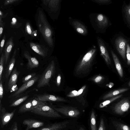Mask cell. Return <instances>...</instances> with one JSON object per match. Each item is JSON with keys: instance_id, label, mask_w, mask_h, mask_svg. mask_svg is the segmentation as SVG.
I'll return each instance as SVG.
<instances>
[{"instance_id": "obj_46", "label": "cell", "mask_w": 130, "mask_h": 130, "mask_svg": "<svg viewBox=\"0 0 130 130\" xmlns=\"http://www.w3.org/2000/svg\"><path fill=\"white\" fill-rule=\"evenodd\" d=\"M79 130H85L83 128H80Z\"/></svg>"}, {"instance_id": "obj_35", "label": "cell", "mask_w": 130, "mask_h": 130, "mask_svg": "<svg viewBox=\"0 0 130 130\" xmlns=\"http://www.w3.org/2000/svg\"><path fill=\"white\" fill-rule=\"evenodd\" d=\"M78 91L76 90H73L71 92L67 95V96L68 97H72L78 96Z\"/></svg>"}, {"instance_id": "obj_26", "label": "cell", "mask_w": 130, "mask_h": 130, "mask_svg": "<svg viewBox=\"0 0 130 130\" xmlns=\"http://www.w3.org/2000/svg\"><path fill=\"white\" fill-rule=\"evenodd\" d=\"M90 124L91 130H97L95 115L93 110H92L91 113Z\"/></svg>"}, {"instance_id": "obj_10", "label": "cell", "mask_w": 130, "mask_h": 130, "mask_svg": "<svg viewBox=\"0 0 130 130\" xmlns=\"http://www.w3.org/2000/svg\"><path fill=\"white\" fill-rule=\"evenodd\" d=\"M53 108L58 112L70 117H77L80 114L78 110L72 107L61 106L58 107H53Z\"/></svg>"}, {"instance_id": "obj_21", "label": "cell", "mask_w": 130, "mask_h": 130, "mask_svg": "<svg viewBox=\"0 0 130 130\" xmlns=\"http://www.w3.org/2000/svg\"><path fill=\"white\" fill-rule=\"evenodd\" d=\"M16 54V50L15 49L6 70L5 76L6 79L8 78L13 70L15 62V57Z\"/></svg>"}, {"instance_id": "obj_6", "label": "cell", "mask_w": 130, "mask_h": 130, "mask_svg": "<svg viewBox=\"0 0 130 130\" xmlns=\"http://www.w3.org/2000/svg\"><path fill=\"white\" fill-rule=\"evenodd\" d=\"M30 111L37 115L46 117L56 118L61 117L53 108L46 105L34 108Z\"/></svg>"}, {"instance_id": "obj_29", "label": "cell", "mask_w": 130, "mask_h": 130, "mask_svg": "<svg viewBox=\"0 0 130 130\" xmlns=\"http://www.w3.org/2000/svg\"><path fill=\"white\" fill-rule=\"evenodd\" d=\"M5 58L4 52L2 53L0 60V81L2 80L3 70V66L5 62Z\"/></svg>"}, {"instance_id": "obj_22", "label": "cell", "mask_w": 130, "mask_h": 130, "mask_svg": "<svg viewBox=\"0 0 130 130\" xmlns=\"http://www.w3.org/2000/svg\"><path fill=\"white\" fill-rule=\"evenodd\" d=\"M110 52L117 72L120 77H122L123 75V72L120 62L117 56L112 50H110Z\"/></svg>"}, {"instance_id": "obj_37", "label": "cell", "mask_w": 130, "mask_h": 130, "mask_svg": "<svg viewBox=\"0 0 130 130\" xmlns=\"http://www.w3.org/2000/svg\"><path fill=\"white\" fill-rule=\"evenodd\" d=\"M7 130H18V126L17 122H14L12 125L11 127Z\"/></svg>"}, {"instance_id": "obj_14", "label": "cell", "mask_w": 130, "mask_h": 130, "mask_svg": "<svg viewBox=\"0 0 130 130\" xmlns=\"http://www.w3.org/2000/svg\"><path fill=\"white\" fill-rule=\"evenodd\" d=\"M37 96L39 100L43 102L67 101L66 100L62 98L47 94L38 95Z\"/></svg>"}, {"instance_id": "obj_9", "label": "cell", "mask_w": 130, "mask_h": 130, "mask_svg": "<svg viewBox=\"0 0 130 130\" xmlns=\"http://www.w3.org/2000/svg\"><path fill=\"white\" fill-rule=\"evenodd\" d=\"M16 109L11 112L7 111L5 108L2 106L0 99V124L2 128H4L10 121L13 117Z\"/></svg>"}, {"instance_id": "obj_4", "label": "cell", "mask_w": 130, "mask_h": 130, "mask_svg": "<svg viewBox=\"0 0 130 130\" xmlns=\"http://www.w3.org/2000/svg\"><path fill=\"white\" fill-rule=\"evenodd\" d=\"M128 39L123 34H118L111 40L113 47L124 60L126 58V45Z\"/></svg>"}, {"instance_id": "obj_41", "label": "cell", "mask_w": 130, "mask_h": 130, "mask_svg": "<svg viewBox=\"0 0 130 130\" xmlns=\"http://www.w3.org/2000/svg\"><path fill=\"white\" fill-rule=\"evenodd\" d=\"M61 76L59 74L58 75L56 79V84L57 86H59L60 85L61 82Z\"/></svg>"}, {"instance_id": "obj_24", "label": "cell", "mask_w": 130, "mask_h": 130, "mask_svg": "<svg viewBox=\"0 0 130 130\" xmlns=\"http://www.w3.org/2000/svg\"><path fill=\"white\" fill-rule=\"evenodd\" d=\"M128 90L127 88H124L111 91L105 95L102 98L103 100L108 99L121 93L124 92Z\"/></svg>"}, {"instance_id": "obj_33", "label": "cell", "mask_w": 130, "mask_h": 130, "mask_svg": "<svg viewBox=\"0 0 130 130\" xmlns=\"http://www.w3.org/2000/svg\"><path fill=\"white\" fill-rule=\"evenodd\" d=\"M36 73L35 72L29 74L27 75L23 78L22 82L23 83H24L28 81L35 76H36Z\"/></svg>"}, {"instance_id": "obj_42", "label": "cell", "mask_w": 130, "mask_h": 130, "mask_svg": "<svg viewBox=\"0 0 130 130\" xmlns=\"http://www.w3.org/2000/svg\"><path fill=\"white\" fill-rule=\"evenodd\" d=\"M86 86L84 85L78 91V95L79 96L82 94L84 89L86 88Z\"/></svg>"}, {"instance_id": "obj_20", "label": "cell", "mask_w": 130, "mask_h": 130, "mask_svg": "<svg viewBox=\"0 0 130 130\" xmlns=\"http://www.w3.org/2000/svg\"><path fill=\"white\" fill-rule=\"evenodd\" d=\"M30 45L31 49L36 53L43 57L47 55V51L40 45L30 42Z\"/></svg>"}, {"instance_id": "obj_25", "label": "cell", "mask_w": 130, "mask_h": 130, "mask_svg": "<svg viewBox=\"0 0 130 130\" xmlns=\"http://www.w3.org/2000/svg\"><path fill=\"white\" fill-rule=\"evenodd\" d=\"M28 97L29 95H27L19 97V98L17 97L18 98L14 100L10 104L9 106L11 107L17 106L26 100Z\"/></svg>"}, {"instance_id": "obj_45", "label": "cell", "mask_w": 130, "mask_h": 130, "mask_svg": "<svg viewBox=\"0 0 130 130\" xmlns=\"http://www.w3.org/2000/svg\"><path fill=\"white\" fill-rule=\"evenodd\" d=\"M114 84L112 83H110L109 84H107L106 85V86H108L109 88H111L114 85Z\"/></svg>"}, {"instance_id": "obj_40", "label": "cell", "mask_w": 130, "mask_h": 130, "mask_svg": "<svg viewBox=\"0 0 130 130\" xmlns=\"http://www.w3.org/2000/svg\"><path fill=\"white\" fill-rule=\"evenodd\" d=\"M103 79V77L102 76L98 75L93 79V81L95 83H98L100 82Z\"/></svg>"}, {"instance_id": "obj_8", "label": "cell", "mask_w": 130, "mask_h": 130, "mask_svg": "<svg viewBox=\"0 0 130 130\" xmlns=\"http://www.w3.org/2000/svg\"><path fill=\"white\" fill-rule=\"evenodd\" d=\"M98 48L100 55L108 65L111 64V59L109 55L108 44L101 37L97 36L96 37Z\"/></svg>"}, {"instance_id": "obj_12", "label": "cell", "mask_w": 130, "mask_h": 130, "mask_svg": "<svg viewBox=\"0 0 130 130\" xmlns=\"http://www.w3.org/2000/svg\"><path fill=\"white\" fill-rule=\"evenodd\" d=\"M122 16L124 23L130 29V1L128 4L124 1L122 8Z\"/></svg>"}, {"instance_id": "obj_18", "label": "cell", "mask_w": 130, "mask_h": 130, "mask_svg": "<svg viewBox=\"0 0 130 130\" xmlns=\"http://www.w3.org/2000/svg\"><path fill=\"white\" fill-rule=\"evenodd\" d=\"M20 72L17 70V68L13 69L10 77L8 84V88L11 90L16 84Z\"/></svg>"}, {"instance_id": "obj_36", "label": "cell", "mask_w": 130, "mask_h": 130, "mask_svg": "<svg viewBox=\"0 0 130 130\" xmlns=\"http://www.w3.org/2000/svg\"><path fill=\"white\" fill-rule=\"evenodd\" d=\"M3 95V88L2 80L0 81V99H2Z\"/></svg>"}, {"instance_id": "obj_11", "label": "cell", "mask_w": 130, "mask_h": 130, "mask_svg": "<svg viewBox=\"0 0 130 130\" xmlns=\"http://www.w3.org/2000/svg\"><path fill=\"white\" fill-rule=\"evenodd\" d=\"M39 76L36 75L34 78L28 81L25 82L12 95V97H16L19 96L21 94L23 93L28 88L32 86L35 83L39 78Z\"/></svg>"}, {"instance_id": "obj_16", "label": "cell", "mask_w": 130, "mask_h": 130, "mask_svg": "<svg viewBox=\"0 0 130 130\" xmlns=\"http://www.w3.org/2000/svg\"><path fill=\"white\" fill-rule=\"evenodd\" d=\"M24 55L28 61L27 67L28 69L31 70L34 68H37L39 66V61L35 57L31 56L28 52H25Z\"/></svg>"}, {"instance_id": "obj_28", "label": "cell", "mask_w": 130, "mask_h": 130, "mask_svg": "<svg viewBox=\"0 0 130 130\" xmlns=\"http://www.w3.org/2000/svg\"><path fill=\"white\" fill-rule=\"evenodd\" d=\"M32 106L34 109L38 107L46 105L45 102L39 100L37 98L31 99Z\"/></svg>"}, {"instance_id": "obj_34", "label": "cell", "mask_w": 130, "mask_h": 130, "mask_svg": "<svg viewBox=\"0 0 130 130\" xmlns=\"http://www.w3.org/2000/svg\"><path fill=\"white\" fill-rule=\"evenodd\" d=\"M32 29L29 22H27L26 25V30L29 35H31L34 33L32 31Z\"/></svg>"}, {"instance_id": "obj_39", "label": "cell", "mask_w": 130, "mask_h": 130, "mask_svg": "<svg viewBox=\"0 0 130 130\" xmlns=\"http://www.w3.org/2000/svg\"><path fill=\"white\" fill-rule=\"evenodd\" d=\"M98 130H105L104 123L103 118H102L100 120Z\"/></svg>"}, {"instance_id": "obj_23", "label": "cell", "mask_w": 130, "mask_h": 130, "mask_svg": "<svg viewBox=\"0 0 130 130\" xmlns=\"http://www.w3.org/2000/svg\"><path fill=\"white\" fill-rule=\"evenodd\" d=\"M33 109L32 100H31L19 108L18 112L19 113H23L28 111H31Z\"/></svg>"}, {"instance_id": "obj_44", "label": "cell", "mask_w": 130, "mask_h": 130, "mask_svg": "<svg viewBox=\"0 0 130 130\" xmlns=\"http://www.w3.org/2000/svg\"><path fill=\"white\" fill-rule=\"evenodd\" d=\"M18 1L17 0H6L5 1L4 3V4L6 5Z\"/></svg>"}, {"instance_id": "obj_31", "label": "cell", "mask_w": 130, "mask_h": 130, "mask_svg": "<svg viewBox=\"0 0 130 130\" xmlns=\"http://www.w3.org/2000/svg\"><path fill=\"white\" fill-rule=\"evenodd\" d=\"M114 124L118 130H130V128L125 124L118 123H115Z\"/></svg>"}, {"instance_id": "obj_43", "label": "cell", "mask_w": 130, "mask_h": 130, "mask_svg": "<svg viewBox=\"0 0 130 130\" xmlns=\"http://www.w3.org/2000/svg\"><path fill=\"white\" fill-rule=\"evenodd\" d=\"M2 21L0 22V37L2 35L3 33V22H2Z\"/></svg>"}, {"instance_id": "obj_27", "label": "cell", "mask_w": 130, "mask_h": 130, "mask_svg": "<svg viewBox=\"0 0 130 130\" xmlns=\"http://www.w3.org/2000/svg\"><path fill=\"white\" fill-rule=\"evenodd\" d=\"M122 96V94L113 97L109 99L106 100L100 103L99 105L100 108H103L106 107L110 103L115 100L120 98Z\"/></svg>"}, {"instance_id": "obj_30", "label": "cell", "mask_w": 130, "mask_h": 130, "mask_svg": "<svg viewBox=\"0 0 130 130\" xmlns=\"http://www.w3.org/2000/svg\"><path fill=\"white\" fill-rule=\"evenodd\" d=\"M126 57L127 60V64L130 65V39H129L127 43L126 51Z\"/></svg>"}, {"instance_id": "obj_5", "label": "cell", "mask_w": 130, "mask_h": 130, "mask_svg": "<svg viewBox=\"0 0 130 130\" xmlns=\"http://www.w3.org/2000/svg\"><path fill=\"white\" fill-rule=\"evenodd\" d=\"M55 65L54 61L52 60L48 64L46 68L40 77L37 87L40 88L49 85V82L54 74Z\"/></svg>"}, {"instance_id": "obj_17", "label": "cell", "mask_w": 130, "mask_h": 130, "mask_svg": "<svg viewBox=\"0 0 130 130\" xmlns=\"http://www.w3.org/2000/svg\"><path fill=\"white\" fill-rule=\"evenodd\" d=\"M69 123V122L68 121L55 123L38 130H60L66 128Z\"/></svg>"}, {"instance_id": "obj_19", "label": "cell", "mask_w": 130, "mask_h": 130, "mask_svg": "<svg viewBox=\"0 0 130 130\" xmlns=\"http://www.w3.org/2000/svg\"><path fill=\"white\" fill-rule=\"evenodd\" d=\"M14 45L13 37H11L7 41L5 44L4 50L5 58V63L6 64L8 61L11 52Z\"/></svg>"}, {"instance_id": "obj_38", "label": "cell", "mask_w": 130, "mask_h": 130, "mask_svg": "<svg viewBox=\"0 0 130 130\" xmlns=\"http://www.w3.org/2000/svg\"><path fill=\"white\" fill-rule=\"evenodd\" d=\"M6 39V36L5 35H4L3 37V39L2 40L1 43L0 45V54L2 53L3 50V47H4V44L5 40Z\"/></svg>"}, {"instance_id": "obj_2", "label": "cell", "mask_w": 130, "mask_h": 130, "mask_svg": "<svg viewBox=\"0 0 130 130\" xmlns=\"http://www.w3.org/2000/svg\"><path fill=\"white\" fill-rule=\"evenodd\" d=\"M37 23L39 29L46 42L51 47L54 45V32L41 11H39Z\"/></svg>"}, {"instance_id": "obj_15", "label": "cell", "mask_w": 130, "mask_h": 130, "mask_svg": "<svg viewBox=\"0 0 130 130\" xmlns=\"http://www.w3.org/2000/svg\"><path fill=\"white\" fill-rule=\"evenodd\" d=\"M23 123L27 126L25 130H29L31 128H38L44 125V123L42 122L30 119H24Z\"/></svg>"}, {"instance_id": "obj_13", "label": "cell", "mask_w": 130, "mask_h": 130, "mask_svg": "<svg viewBox=\"0 0 130 130\" xmlns=\"http://www.w3.org/2000/svg\"><path fill=\"white\" fill-rule=\"evenodd\" d=\"M130 107L129 102L126 99H123L115 105L114 109L117 114L122 115L127 111Z\"/></svg>"}, {"instance_id": "obj_7", "label": "cell", "mask_w": 130, "mask_h": 130, "mask_svg": "<svg viewBox=\"0 0 130 130\" xmlns=\"http://www.w3.org/2000/svg\"><path fill=\"white\" fill-rule=\"evenodd\" d=\"M68 20L69 24L77 33L83 36H86L88 35L87 27L84 22L70 17H69Z\"/></svg>"}, {"instance_id": "obj_47", "label": "cell", "mask_w": 130, "mask_h": 130, "mask_svg": "<svg viewBox=\"0 0 130 130\" xmlns=\"http://www.w3.org/2000/svg\"><path fill=\"white\" fill-rule=\"evenodd\" d=\"M128 85L129 86H130V81L128 83Z\"/></svg>"}, {"instance_id": "obj_32", "label": "cell", "mask_w": 130, "mask_h": 130, "mask_svg": "<svg viewBox=\"0 0 130 130\" xmlns=\"http://www.w3.org/2000/svg\"><path fill=\"white\" fill-rule=\"evenodd\" d=\"M93 2L99 5H108L112 3L111 0H91Z\"/></svg>"}, {"instance_id": "obj_1", "label": "cell", "mask_w": 130, "mask_h": 130, "mask_svg": "<svg viewBox=\"0 0 130 130\" xmlns=\"http://www.w3.org/2000/svg\"><path fill=\"white\" fill-rule=\"evenodd\" d=\"M92 26L97 34H103L107 29L112 25L109 18L101 13H91L89 15Z\"/></svg>"}, {"instance_id": "obj_3", "label": "cell", "mask_w": 130, "mask_h": 130, "mask_svg": "<svg viewBox=\"0 0 130 130\" xmlns=\"http://www.w3.org/2000/svg\"><path fill=\"white\" fill-rule=\"evenodd\" d=\"M98 47L94 44L89 48L82 57L75 69L77 74L84 73L88 70L95 58L98 52Z\"/></svg>"}]
</instances>
